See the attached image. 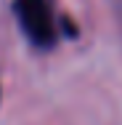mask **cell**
<instances>
[{"instance_id": "cell-1", "label": "cell", "mask_w": 122, "mask_h": 125, "mask_svg": "<svg viewBox=\"0 0 122 125\" xmlns=\"http://www.w3.org/2000/svg\"><path fill=\"white\" fill-rule=\"evenodd\" d=\"M16 13L24 35L40 48H48L56 40V19H53V5L50 0H19Z\"/></svg>"}]
</instances>
